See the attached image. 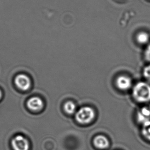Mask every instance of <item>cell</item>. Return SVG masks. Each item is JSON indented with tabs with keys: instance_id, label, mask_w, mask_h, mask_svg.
Listing matches in <instances>:
<instances>
[{
	"instance_id": "cell-1",
	"label": "cell",
	"mask_w": 150,
	"mask_h": 150,
	"mask_svg": "<svg viewBox=\"0 0 150 150\" xmlns=\"http://www.w3.org/2000/svg\"><path fill=\"white\" fill-rule=\"evenodd\" d=\"M133 96L137 101L140 103L150 101V85L145 82H139L134 86Z\"/></svg>"
},
{
	"instance_id": "cell-4",
	"label": "cell",
	"mask_w": 150,
	"mask_h": 150,
	"mask_svg": "<svg viewBox=\"0 0 150 150\" xmlns=\"http://www.w3.org/2000/svg\"><path fill=\"white\" fill-rule=\"evenodd\" d=\"M12 146L14 150H29V143L23 136L18 135L12 140Z\"/></svg>"
},
{
	"instance_id": "cell-2",
	"label": "cell",
	"mask_w": 150,
	"mask_h": 150,
	"mask_svg": "<svg viewBox=\"0 0 150 150\" xmlns=\"http://www.w3.org/2000/svg\"><path fill=\"white\" fill-rule=\"evenodd\" d=\"M95 117V112L89 107L81 108L76 112L75 117L77 122L82 124L89 123Z\"/></svg>"
},
{
	"instance_id": "cell-5",
	"label": "cell",
	"mask_w": 150,
	"mask_h": 150,
	"mask_svg": "<svg viewBox=\"0 0 150 150\" xmlns=\"http://www.w3.org/2000/svg\"><path fill=\"white\" fill-rule=\"evenodd\" d=\"M27 105L29 109L34 111H40L44 106L43 100L38 97L31 98L28 100Z\"/></svg>"
},
{
	"instance_id": "cell-9",
	"label": "cell",
	"mask_w": 150,
	"mask_h": 150,
	"mask_svg": "<svg viewBox=\"0 0 150 150\" xmlns=\"http://www.w3.org/2000/svg\"><path fill=\"white\" fill-rule=\"evenodd\" d=\"M64 110L66 113L72 114L75 113L76 107L75 103L72 101H68L64 105Z\"/></svg>"
},
{
	"instance_id": "cell-3",
	"label": "cell",
	"mask_w": 150,
	"mask_h": 150,
	"mask_svg": "<svg viewBox=\"0 0 150 150\" xmlns=\"http://www.w3.org/2000/svg\"><path fill=\"white\" fill-rule=\"evenodd\" d=\"M14 82L18 88L23 91H26L30 87V79L28 76L25 74L17 75Z\"/></svg>"
},
{
	"instance_id": "cell-12",
	"label": "cell",
	"mask_w": 150,
	"mask_h": 150,
	"mask_svg": "<svg viewBox=\"0 0 150 150\" xmlns=\"http://www.w3.org/2000/svg\"><path fill=\"white\" fill-rule=\"evenodd\" d=\"M144 75L146 79L150 81V65L144 68Z\"/></svg>"
},
{
	"instance_id": "cell-14",
	"label": "cell",
	"mask_w": 150,
	"mask_h": 150,
	"mask_svg": "<svg viewBox=\"0 0 150 150\" xmlns=\"http://www.w3.org/2000/svg\"><path fill=\"white\" fill-rule=\"evenodd\" d=\"M1 96H2V93H1V91L0 90V98H1Z\"/></svg>"
},
{
	"instance_id": "cell-8",
	"label": "cell",
	"mask_w": 150,
	"mask_h": 150,
	"mask_svg": "<svg viewBox=\"0 0 150 150\" xmlns=\"http://www.w3.org/2000/svg\"><path fill=\"white\" fill-rule=\"evenodd\" d=\"M94 144L98 148L105 149L108 146L109 142L107 139L103 136H98L94 139Z\"/></svg>"
},
{
	"instance_id": "cell-10",
	"label": "cell",
	"mask_w": 150,
	"mask_h": 150,
	"mask_svg": "<svg viewBox=\"0 0 150 150\" xmlns=\"http://www.w3.org/2000/svg\"><path fill=\"white\" fill-rule=\"evenodd\" d=\"M142 132L144 137L150 140V120L143 124Z\"/></svg>"
},
{
	"instance_id": "cell-11",
	"label": "cell",
	"mask_w": 150,
	"mask_h": 150,
	"mask_svg": "<svg viewBox=\"0 0 150 150\" xmlns=\"http://www.w3.org/2000/svg\"><path fill=\"white\" fill-rule=\"evenodd\" d=\"M149 40V35L146 33H140L137 36V40L138 42L142 44L147 43Z\"/></svg>"
},
{
	"instance_id": "cell-7",
	"label": "cell",
	"mask_w": 150,
	"mask_h": 150,
	"mask_svg": "<svg viewBox=\"0 0 150 150\" xmlns=\"http://www.w3.org/2000/svg\"><path fill=\"white\" fill-rule=\"evenodd\" d=\"M137 120L143 124L150 120V110L146 107L141 109L137 113Z\"/></svg>"
},
{
	"instance_id": "cell-13",
	"label": "cell",
	"mask_w": 150,
	"mask_h": 150,
	"mask_svg": "<svg viewBox=\"0 0 150 150\" xmlns=\"http://www.w3.org/2000/svg\"><path fill=\"white\" fill-rule=\"evenodd\" d=\"M145 57L148 61H150V45H149L146 50Z\"/></svg>"
},
{
	"instance_id": "cell-6",
	"label": "cell",
	"mask_w": 150,
	"mask_h": 150,
	"mask_svg": "<svg viewBox=\"0 0 150 150\" xmlns=\"http://www.w3.org/2000/svg\"><path fill=\"white\" fill-rule=\"evenodd\" d=\"M116 85L120 89L127 90L130 89L132 86V81L130 77L122 75L116 79Z\"/></svg>"
}]
</instances>
